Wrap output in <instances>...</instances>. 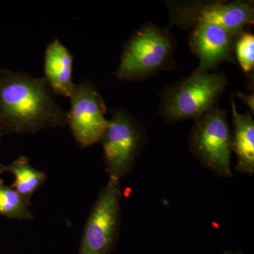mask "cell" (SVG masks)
<instances>
[{
	"mask_svg": "<svg viewBox=\"0 0 254 254\" xmlns=\"http://www.w3.org/2000/svg\"><path fill=\"white\" fill-rule=\"evenodd\" d=\"M67 125L45 77L0 70V135L36 133Z\"/></svg>",
	"mask_w": 254,
	"mask_h": 254,
	"instance_id": "1",
	"label": "cell"
},
{
	"mask_svg": "<svg viewBox=\"0 0 254 254\" xmlns=\"http://www.w3.org/2000/svg\"><path fill=\"white\" fill-rule=\"evenodd\" d=\"M227 83L221 73H193L168 91L162 115L168 122L197 120L215 108Z\"/></svg>",
	"mask_w": 254,
	"mask_h": 254,
	"instance_id": "2",
	"label": "cell"
},
{
	"mask_svg": "<svg viewBox=\"0 0 254 254\" xmlns=\"http://www.w3.org/2000/svg\"><path fill=\"white\" fill-rule=\"evenodd\" d=\"M190 148L209 171L220 177H232V132L225 111L214 108L195 120Z\"/></svg>",
	"mask_w": 254,
	"mask_h": 254,
	"instance_id": "3",
	"label": "cell"
},
{
	"mask_svg": "<svg viewBox=\"0 0 254 254\" xmlns=\"http://www.w3.org/2000/svg\"><path fill=\"white\" fill-rule=\"evenodd\" d=\"M122 196L120 181L109 178L91 209L78 254H111L120 235Z\"/></svg>",
	"mask_w": 254,
	"mask_h": 254,
	"instance_id": "4",
	"label": "cell"
},
{
	"mask_svg": "<svg viewBox=\"0 0 254 254\" xmlns=\"http://www.w3.org/2000/svg\"><path fill=\"white\" fill-rule=\"evenodd\" d=\"M173 48V41L167 32L155 26H145L127 43L115 75L123 80L149 76L167 65Z\"/></svg>",
	"mask_w": 254,
	"mask_h": 254,
	"instance_id": "5",
	"label": "cell"
},
{
	"mask_svg": "<svg viewBox=\"0 0 254 254\" xmlns=\"http://www.w3.org/2000/svg\"><path fill=\"white\" fill-rule=\"evenodd\" d=\"M144 135L136 120L125 110H113L100 138L109 178L120 181L129 173L143 143Z\"/></svg>",
	"mask_w": 254,
	"mask_h": 254,
	"instance_id": "6",
	"label": "cell"
},
{
	"mask_svg": "<svg viewBox=\"0 0 254 254\" xmlns=\"http://www.w3.org/2000/svg\"><path fill=\"white\" fill-rule=\"evenodd\" d=\"M71 108L66 113L67 125L81 148L100 142L108 120L107 108L96 88L88 80L75 84L69 97Z\"/></svg>",
	"mask_w": 254,
	"mask_h": 254,
	"instance_id": "7",
	"label": "cell"
},
{
	"mask_svg": "<svg viewBox=\"0 0 254 254\" xmlns=\"http://www.w3.org/2000/svg\"><path fill=\"white\" fill-rule=\"evenodd\" d=\"M235 38L218 25L205 21L195 22L190 45L193 53L199 58L200 63L193 73H208L220 63L232 61Z\"/></svg>",
	"mask_w": 254,
	"mask_h": 254,
	"instance_id": "8",
	"label": "cell"
},
{
	"mask_svg": "<svg viewBox=\"0 0 254 254\" xmlns=\"http://www.w3.org/2000/svg\"><path fill=\"white\" fill-rule=\"evenodd\" d=\"M254 11L252 4L245 1L213 3L198 10L195 20V22L205 21L218 25L237 38L246 26L253 24Z\"/></svg>",
	"mask_w": 254,
	"mask_h": 254,
	"instance_id": "9",
	"label": "cell"
},
{
	"mask_svg": "<svg viewBox=\"0 0 254 254\" xmlns=\"http://www.w3.org/2000/svg\"><path fill=\"white\" fill-rule=\"evenodd\" d=\"M73 55L59 40L55 39L45 52V78L53 93L69 98L72 81Z\"/></svg>",
	"mask_w": 254,
	"mask_h": 254,
	"instance_id": "10",
	"label": "cell"
},
{
	"mask_svg": "<svg viewBox=\"0 0 254 254\" xmlns=\"http://www.w3.org/2000/svg\"><path fill=\"white\" fill-rule=\"evenodd\" d=\"M231 106L234 127L232 150L237 160L235 170L252 176L254 173V121L250 113H238L233 100Z\"/></svg>",
	"mask_w": 254,
	"mask_h": 254,
	"instance_id": "11",
	"label": "cell"
},
{
	"mask_svg": "<svg viewBox=\"0 0 254 254\" xmlns=\"http://www.w3.org/2000/svg\"><path fill=\"white\" fill-rule=\"evenodd\" d=\"M4 173L14 175L15 181L10 187L16 190L30 205L32 196L47 179L46 173L33 168L27 157L24 155L18 157L9 165L0 163V174Z\"/></svg>",
	"mask_w": 254,
	"mask_h": 254,
	"instance_id": "12",
	"label": "cell"
},
{
	"mask_svg": "<svg viewBox=\"0 0 254 254\" xmlns=\"http://www.w3.org/2000/svg\"><path fill=\"white\" fill-rule=\"evenodd\" d=\"M30 205L16 190L0 179V215L16 220H33Z\"/></svg>",
	"mask_w": 254,
	"mask_h": 254,
	"instance_id": "13",
	"label": "cell"
},
{
	"mask_svg": "<svg viewBox=\"0 0 254 254\" xmlns=\"http://www.w3.org/2000/svg\"><path fill=\"white\" fill-rule=\"evenodd\" d=\"M236 54L241 67L250 73L254 66V36L250 33H242L237 41Z\"/></svg>",
	"mask_w": 254,
	"mask_h": 254,
	"instance_id": "14",
	"label": "cell"
},
{
	"mask_svg": "<svg viewBox=\"0 0 254 254\" xmlns=\"http://www.w3.org/2000/svg\"><path fill=\"white\" fill-rule=\"evenodd\" d=\"M238 96L241 98V99L243 100L244 102L248 105L249 107L252 109V112L254 110V94L246 95L242 93H239Z\"/></svg>",
	"mask_w": 254,
	"mask_h": 254,
	"instance_id": "15",
	"label": "cell"
},
{
	"mask_svg": "<svg viewBox=\"0 0 254 254\" xmlns=\"http://www.w3.org/2000/svg\"><path fill=\"white\" fill-rule=\"evenodd\" d=\"M224 254H244L241 252H232V251H225Z\"/></svg>",
	"mask_w": 254,
	"mask_h": 254,
	"instance_id": "16",
	"label": "cell"
},
{
	"mask_svg": "<svg viewBox=\"0 0 254 254\" xmlns=\"http://www.w3.org/2000/svg\"><path fill=\"white\" fill-rule=\"evenodd\" d=\"M1 138H2V136H1V135H0V145H1Z\"/></svg>",
	"mask_w": 254,
	"mask_h": 254,
	"instance_id": "17",
	"label": "cell"
}]
</instances>
